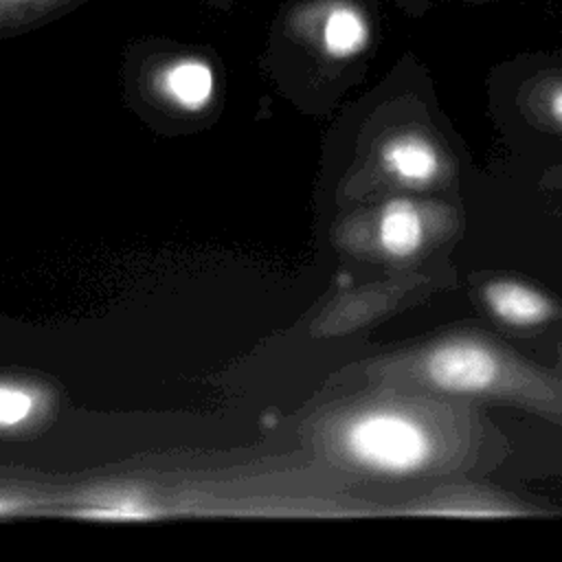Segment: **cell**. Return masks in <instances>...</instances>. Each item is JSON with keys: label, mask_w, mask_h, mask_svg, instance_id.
<instances>
[{"label": "cell", "mask_w": 562, "mask_h": 562, "mask_svg": "<svg viewBox=\"0 0 562 562\" xmlns=\"http://www.w3.org/2000/svg\"><path fill=\"white\" fill-rule=\"evenodd\" d=\"M132 59L145 77V88L180 112L206 110L217 92V70L204 48L147 40L132 48Z\"/></svg>", "instance_id": "7a4b0ae2"}, {"label": "cell", "mask_w": 562, "mask_h": 562, "mask_svg": "<svg viewBox=\"0 0 562 562\" xmlns=\"http://www.w3.org/2000/svg\"><path fill=\"white\" fill-rule=\"evenodd\" d=\"M498 0H393V4L411 18H422L439 4H463V7H490Z\"/></svg>", "instance_id": "8fae6325"}, {"label": "cell", "mask_w": 562, "mask_h": 562, "mask_svg": "<svg viewBox=\"0 0 562 562\" xmlns=\"http://www.w3.org/2000/svg\"><path fill=\"white\" fill-rule=\"evenodd\" d=\"M342 441L353 461L384 474H413L432 459L428 428L419 419L395 411H373L356 417Z\"/></svg>", "instance_id": "3957f363"}, {"label": "cell", "mask_w": 562, "mask_h": 562, "mask_svg": "<svg viewBox=\"0 0 562 562\" xmlns=\"http://www.w3.org/2000/svg\"><path fill=\"white\" fill-rule=\"evenodd\" d=\"M386 171L408 187H426L439 173V154L435 145L415 132L391 138L382 149Z\"/></svg>", "instance_id": "5b68a950"}, {"label": "cell", "mask_w": 562, "mask_h": 562, "mask_svg": "<svg viewBox=\"0 0 562 562\" xmlns=\"http://www.w3.org/2000/svg\"><path fill=\"white\" fill-rule=\"evenodd\" d=\"M206 7H211L213 11H220V13H231L235 2L237 0H202Z\"/></svg>", "instance_id": "7c38bea8"}, {"label": "cell", "mask_w": 562, "mask_h": 562, "mask_svg": "<svg viewBox=\"0 0 562 562\" xmlns=\"http://www.w3.org/2000/svg\"><path fill=\"white\" fill-rule=\"evenodd\" d=\"M380 246L393 259H406L415 255L424 241V220L419 209L404 198L391 200L378 222Z\"/></svg>", "instance_id": "52a82bcc"}, {"label": "cell", "mask_w": 562, "mask_h": 562, "mask_svg": "<svg viewBox=\"0 0 562 562\" xmlns=\"http://www.w3.org/2000/svg\"><path fill=\"white\" fill-rule=\"evenodd\" d=\"M384 18L382 0H281L270 24V57L342 72L373 48Z\"/></svg>", "instance_id": "6da1fadb"}, {"label": "cell", "mask_w": 562, "mask_h": 562, "mask_svg": "<svg viewBox=\"0 0 562 562\" xmlns=\"http://www.w3.org/2000/svg\"><path fill=\"white\" fill-rule=\"evenodd\" d=\"M33 411V397L26 391L0 386V426H15Z\"/></svg>", "instance_id": "9c48e42d"}, {"label": "cell", "mask_w": 562, "mask_h": 562, "mask_svg": "<svg viewBox=\"0 0 562 562\" xmlns=\"http://www.w3.org/2000/svg\"><path fill=\"white\" fill-rule=\"evenodd\" d=\"M483 296L501 321L516 327L538 325L551 316L549 299L516 281H492L485 285Z\"/></svg>", "instance_id": "8992f818"}, {"label": "cell", "mask_w": 562, "mask_h": 562, "mask_svg": "<svg viewBox=\"0 0 562 562\" xmlns=\"http://www.w3.org/2000/svg\"><path fill=\"white\" fill-rule=\"evenodd\" d=\"M90 0H0V40L33 31Z\"/></svg>", "instance_id": "ba28073f"}, {"label": "cell", "mask_w": 562, "mask_h": 562, "mask_svg": "<svg viewBox=\"0 0 562 562\" xmlns=\"http://www.w3.org/2000/svg\"><path fill=\"white\" fill-rule=\"evenodd\" d=\"M424 375L432 386L443 391L481 393L494 384L498 360L496 353L479 340H448L426 356Z\"/></svg>", "instance_id": "277c9868"}, {"label": "cell", "mask_w": 562, "mask_h": 562, "mask_svg": "<svg viewBox=\"0 0 562 562\" xmlns=\"http://www.w3.org/2000/svg\"><path fill=\"white\" fill-rule=\"evenodd\" d=\"M538 94L547 116L558 127H562V68H558L555 72H551L547 79L538 83Z\"/></svg>", "instance_id": "30bf717a"}]
</instances>
